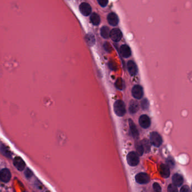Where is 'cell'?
Here are the masks:
<instances>
[{"instance_id":"1","label":"cell","mask_w":192,"mask_h":192,"mask_svg":"<svg viewBox=\"0 0 192 192\" xmlns=\"http://www.w3.org/2000/svg\"><path fill=\"white\" fill-rule=\"evenodd\" d=\"M114 111L115 114L119 117L124 116L126 113V107L123 101L118 100L114 103Z\"/></svg>"},{"instance_id":"2","label":"cell","mask_w":192,"mask_h":192,"mask_svg":"<svg viewBox=\"0 0 192 192\" xmlns=\"http://www.w3.org/2000/svg\"><path fill=\"white\" fill-rule=\"evenodd\" d=\"M127 161L130 166H137L139 163L138 154L135 152H131L127 154Z\"/></svg>"},{"instance_id":"3","label":"cell","mask_w":192,"mask_h":192,"mask_svg":"<svg viewBox=\"0 0 192 192\" xmlns=\"http://www.w3.org/2000/svg\"><path fill=\"white\" fill-rule=\"evenodd\" d=\"M150 140L151 144L155 147H160L162 144V137L157 132H153L150 133Z\"/></svg>"},{"instance_id":"4","label":"cell","mask_w":192,"mask_h":192,"mask_svg":"<svg viewBox=\"0 0 192 192\" xmlns=\"http://www.w3.org/2000/svg\"><path fill=\"white\" fill-rule=\"evenodd\" d=\"M135 180L140 184H145L149 182V176L146 173H139L135 176Z\"/></svg>"},{"instance_id":"5","label":"cell","mask_w":192,"mask_h":192,"mask_svg":"<svg viewBox=\"0 0 192 192\" xmlns=\"http://www.w3.org/2000/svg\"><path fill=\"white\" fill-rule=\"evenodd\" d=\"M132 95L137 99H141L143 96V88L140 85H135L132 89Z\"/></svg>"},{"instance_id":"6","label":"cell","mask_w":192,"mask_h":192,"mask_svg":"<svg viewBox=\"0 0 192 192\" xmlns=\"http://www.w3.org/2000/svg\"><path fill=\"white\" fill-rule=\"evenodd\" d=\"M11 178V174L8 169H2L0 172V180L2 182H8Z\"/></svg>"},{"instance_id":"7","label":"cell","mask_w":192,"mask_h":192,"mask_svg":"<svg viewBox=\"0 0 192 192\" xmlns=\"http://www.w3.org/2000/svg\"><path fill=\"white\" fill-rule=\"evenodd\" d=\"M122 33L120 30L118 28H114L111 31L110 37L114 42L117 43L120 41L122 38Z\"/></svg>"},{"instance_id":"8","label":"cell","mask_w":192,"mask_h":192,"mask_svg":"<svg viewBox=\"0 0 192 192\" xmlns=\"http://www.w3.org/2000/svg\"><path fill=\"white\" fill-rule=\"evenodd\" d=\"M13 164L16 169L20 171H23L26 168V163L20 157H16L14 158Z\"/></svg>"},{"instance_id":"9","label":"cell","mask_w":192,"mask_h":192,"mask_svg":"<svg viewBox=\"0 0 192 192\" xmlns=\"http://www.w3.org/2000/svg\"><path fill=\"white\" fill-rule=\"evenodd\" d=\"M79 9L80 12L84 16H88L91 13L92 9L91 6L86 2H83L80 4Z\"/></svg>"},{"instance_id":"10","label":"cell","mask_w":192,"mask_h":192,"mask_svg":"<svg viewBox=\"0 0 192 192\" xmlns=\"http://www.w3.org/2000/svg\"><path fill=\"white\" fill-rule=\"evenodd\" d=\"M139 122L140 126L144 129H147L149 127L151 124V121L150 118L145 114H144L140 116L139 120Z\"/></svg>"},{"instance_id":"11","label":"cell","mask_w":192,"mask_h":192,"mask_svg":"<svg viewBox=\"0 0 192 192\" xmlns=\"http://www.w3.org/2000/svg\"><path fill=\"white\" fill-rule=\"evenodd\" d=\"M127 68L128 71L131 76H135L137 73V67L136 63L133 60H129L127 62Z\"/></svg>"},{"instance_id":"12","label":"cell","mask_w":192,"mask_h":192,"mask_svg":"<svg viewBox=\"0 0 192 192\" xmlns=\"http://www.w3.org/2000/svg\"><path fill=\"white\" fill-rule=\"evenodd\" d=\"M107 19L108 23L112 26H116L119 23L118 16L114 13H111L109 14H108Z\"/></svg>"},{"instance_id":"13","label":"cell","mask_w":192,"mask_h":192,"mask_svg":"<svg viewBox=\"0 0 192 192\" xmlns=\"http://www.w3.org/2000/svg\"><path fill=\"white\" fill-rule=\"evenodd\" d=\"M120 53L121 55L125 58H128L131 55L130 47L127 45H123L120 47Z\"/></svg>"},{"instance_id":"14","label":"cell","mask_w":192,"mask_h":192,"mask_svg":"<svg viewBox=\"0 0 192 192\" xmlns=\"http://www.w3.org/2000/svg\"><path fill=\"white\" fill-rule=\"evenodd\" d=\"M160 174L164 178H169L170 175L169 166L166 165L162 164L160 166Z\"/></svg>"},{"instance_id":"15","label":"cell","mask_w":192,"mask_h":192,"mask_svg":"<svg viewBox=\"0 0 192 192\" xmlns=\"http://www.w3.org/2000/svg\"><path fill=\"white\" fill-rule=\"evenodd\" d=\"M173 182L174 185L177 186H182V183L184 182V179L180 174H175L173 176Z\"/></svg>"},{"instance_id":"16","label":"cell","mask_w":192,"mask_h":192,"mask_svg":"<svg viewBox=\"0 0 192 192\" xmlns=\"http://www.w3.org/2000/svg\"><path fill=\"white\" fill-rule=\"evenodd\" d=\"M129 123L130 125V128L131 133H132V135L134 138H137L139 137V132L137 129V126L133 123V121L132 120L130 119L129 121Z\"/></svg>"},{"instance_id":"17","label":"cell","mask_w":192,"mask_h":192,"mask_svg":"<svg viewBox=\"0 0 192 192\" xmlns=\"http://www.w3.org/2000/svg\"><path fill=\"white\" fill-rule=\"evenodd\" d=\"M1 152L3 156L7 157L8 158H11L12 153L10 152V149L5 145L1 144Z\"/></svg>"},{"instance_id":"18","label":"cell","mask_w":192,"mask_h":192,"mask_svg":"<svg viewBox=\"0 0 192 192\" xmlns=\"http://www.w3.org/2000/svg\"><path fill=\"white\" fill-rule=\"evenodd\" d=\"M110 34L111 31L108 27L104 26L101 27L100 30V35L103 38L107 39L110 37Z\"/></svg>"},{"instance_id":"19","label":"cell","mask_w":192,"mask_h":192,"mask_svg":"<svg viewBox=\"0 0 192 192\" xmlns=\"http://www.w3.org/2000/svg\"><path fill=\"white\" fill-rule=\"evenodd\" d=\"M139 104L137 101H131L130 105H129V111L131 113L133 114V113H137V111L139 110Z\"/></svg>"},{"instance_id":"20","label":"cell","mask_w":192,"mask_h":192,"mask_svg":"<svg viewBox=\"0 0 192 192\" xmlns=\"http://www.w3.org/2000/svg\"><path fill=\"white\" fill-rule=\"evenodd\" d=\"M90 21L94 26H98L100 23V16L96 13H92L90 16Z\"/></svg>"},{"instance_id":"21","label":"cell","mask_w":192,"mask_h":192,"mask_svg":"<svg viewBox=\"0 0 192 192\" xmlns=\"http://www.w3.org/2000/svg\"><path fill=\"white\" fill-rule=\"evenodd\" d=\"M141 143L143 146L144 152L147 153L149 152L150 150V143H150L149 141L147 139H144L141 141Z\"/></svg>"},{"instance_id":"22","label":"cell","mask_w":192,"mask_h":192,"mask_svg":"<svg viewBox=\"0 0 192 192\" xmlns=\"http://www.w3.org/2000/svg\"><path fill=\"white\" fill-rule=\"evenodd\" d=\"M136 148H137V153L138 154V155L142 156L144 152V149L143 146L142 145L141 142L137 143Z\"/></svg>"},{"instance_id":"23","label":"cell","mask_w":192,"mask_h":192,"mask_svg":"<svg viewBox=\"0 0 192 192\" xmlns=\"http://www.w3.org/2000/svg\"><path fill=\"white\" fill-rule=\"evenodd\" d=\"M116 87L120 90H122L124 88V81L122 80V79L121 78H118L116 82Z\"/></svg>"},{"instance_id":"24","label":"cell","mask_w":192,"mask_h":192,"mask_svg":"<svg viewBox=\"0 0 192 192\" xmlns=\"http://www.w3.org/2000/svg\"><path fill=\"white\" fill-rule=\"evenodd\" d=\"M149 106V101L148 100V99H143V101H141V107L144 110H146V109H148Z\"/></svg>"},{"instance_id":"25","label":"cell","mask_w":192,"mask_h":192,"mask_svg":"<svg viewBox=\"0 0 192 192\" xmlns=\"http://www.w3.org/2000/svg\"><path fill=\"white\" fill-rule=\"evenodd\" d=\"M24 175L26 177V178L27 179H30L31 178L33 175V173L32 172V171L29 169V168H27L26 170H25V172H24Z\"/></svg>"},{"instance_id":"26","label":"cell","mask_w":192,"mask_h":192,"mask_svg":"<svg viewBox=\"0 0 192 192\" xmlns=\"http://www.w3.org/2000/svg\"><path fill=\"white\" fill-rule=\"evenodd\" d=\"M87 41H88V44L90 45H92L93 44H94L95 43V39L94 36L91 35H89V36H87Z\"/></svg>"},{"instance_id":"27","label":"cell","mask_w":192,"mask_h":192,"mask_svg":"<svg viewBox=\"0 0 192 192\" xmlns=\"http://www.w3.org/2000/svg\"><path fill=\"white\" fill-rule=\"evenodd\" d=\"M167 190L169 192H178V189L177 188V186L174 185V184H170L169 186H168V189Z\"/></svg>"},{"instance_id":"28","label":"cell","mask_w":192,"mask_h":192,"mask_svg":"<svg viewBox=\"0 0 192 192\" xmlns=\"http://www.w3.org/2000/svg\"><path fill=\"white\" fill-rule=\"evenodd\" d=\"M153 188L154 190L156 192H160L161 191V187L157 182H154L153 184Z\"/></svg>"},{"instance_id":"29","label":"cell","mask_w":192,"mask_h":192,"mask_svg":"<svg viewBox=\"0 0 192 192\" xmlns=\"http://www.w3.org/2000/svg\"><path fill=\"white\" fill-rule=\"evenodd\" d=\"M98 2L101 7H105L108 3V0H97Z\"/></svg>"},{"instance_id":"30","label":"cell","mask_w":192,"mask_h":192,"mask_svg":"<svg viewBox=\"0 0 192 192\" xmlns=\"http://www.w3.org/2000/svg\"><path fill=\"white\" fill-rule=\"evenodd\" d=\"M167 163L168 164V166H170L171 167H173V166H174V160H173L171 158H169L168 160L167 161Z\"/></svg>"},{"instance_id":"31","label":"cell","mask_w":192,"mask_h":192,"mask_svg":"<svg viewBox=\"0 0 192 192\" xmlns=\"http://www.w3.org/2000/svg\"><path fill=\"white\" fill-rule=\"evenodd\" d=\"M180 192H190V189L189 188L188 186H182V188L180 189Z\"/></svg>"},{"instance_id":"32","label":"cell","mask_w":192,"mask_h":192,"mask_svg":"<svg viewBox=\"0 0 192 192\" xmlns=\"http://www.w3.org/2000/svg\"><path fill=\"white\" fill-rule=\"evenodd\" d=\"M104 47L105 49V50H106L107 51H108V52H110V51H111V46L109 43H105V44L104 45Z\"/></svg>"},{"instance_id":"33","label":"cell","mask_w":192,"mask_h":192,"mask_svg":"<svg viewBox=\"0 0 192 192\" xmlns=\"http://www.w3.org/2000/svg\"></svg>"}]
</instances>
